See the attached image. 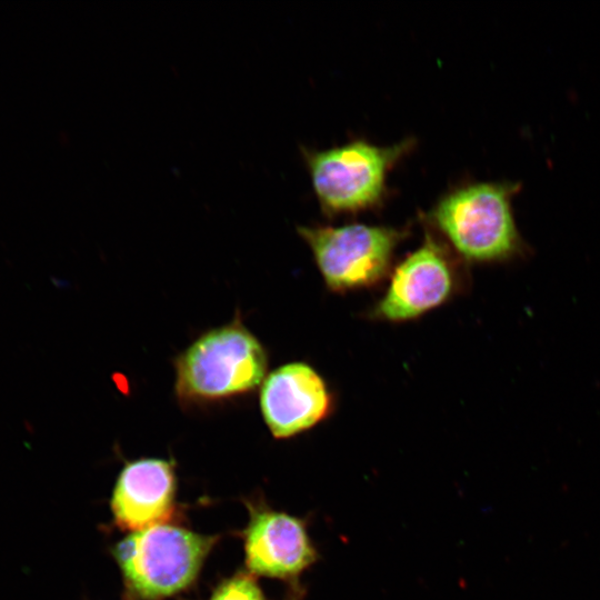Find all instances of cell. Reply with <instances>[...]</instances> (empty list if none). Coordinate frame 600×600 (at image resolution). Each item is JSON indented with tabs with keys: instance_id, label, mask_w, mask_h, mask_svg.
I'll list each match as a JSON object with an SVG mask.
<instances>
[{
	"instance_id": "cell-9",
	"label": "cell",
	"mask_w": 600,
	"mask_h": 600,
	"mask_svg": "<svg viewBox=\"0 0 600 600\" xmlns=\"http://www.w3.org/2000/svg\"><path fill=\"white\" fill-rule=\"evenodd\" d=\"M174 486L170 461L144 458L128 462L111 499L117 524L134 532L164 523L173 510Z\"/></svg>"
},
{
	"instance_id": "cell-7",
	"label": "cell",
	"mask_w": 600,
	"mask_h": 600,
	"mask_svg": "<svg viewBox=\"0 0 600 600\" xmlns=\"http://www.w3.org/2000/svg\"><path fill=\"white\" fill-rule=\"evenodd\" d=\"M259 406L271 434L287 439L328 418L333 410V396L312 366L294 361L267 374L260 387Z\"/></svg>"
},
{
	"instance_id": "cell-4",
	"label": "cell",
	"mask_w": 600,
	"mask_h": 600,
	"mask_svg": "<svg viewBox=\"0 0 600 600\" xmlns=\"http://www.w3.org/2000/svg\"><path fill=\"white\" fill-rule=\"evenodd\" d=\"M410 231V224L394 227L362 222L297 227L326 287L334 293L368 289L388 278L396 250Z\"/></svg>"
},
{
	"instance_id": "cell-5",
	"label": "cell",
	"mask_w": 600,
	"mask_h": 600,
	"mask_svg": "<svg viewBox=\"0 0 600 600\" xmlns=\"http://www.w3.org/2000/svg\"><path fill=\"white\" fill-rule=\"evenodd\" d=\"M216 538L157 524L134 531L113 550L129 591L144 600L176 594L189 587Z\"/></svg>"
},
{
	"instance_id": "cell-1",
	"label": "cell",
	"mask_w": 600,
	"mask_h": 600,
	"mask_svg": "<svg viewBox=\"0 0 600 600\" xmlns=\"http://www.w3.org/2000/svg\"><path fill=\"white\" fill-rule=\"evenodd\" d=\"M521 189L519 181L464 180L441 193L420 220L466 264L510 262L529 252L513 211Z\"/></svg>"
},
{
	"instance_id": "cell-6",
	"label": "cell",
	"mask_w": 600,
	"mask_h": 600,
	"mask_svg": "<svg viewBox=\"0 0 600 600\" xmlns=\"http://www.w3.org/2000/svg\"><path fill=\"white\" fill-rule=\"evenodd\" d=\"M467 286V264L432 231L393 266L381 298L367 312L370 320L413 321L446 304Z\"/></svg>"
},
{
	"instance_id": "cell-8",
	"label": "cell",
	"mask_w": 600,
	"mask_h": 600,
	"mask_svg": "<svg viewBox=\"0 0 600 600\" xmlns=\"http://www.w3.org/2000/svg\"><path fill=\"white\" fill-rule=\"evenodd\" d=\"M244 551L251 572L282 580L296 579L317 560L306 523L267 508L252 512Z\"/></svg>"
},
{
	"instance_id": "cell-2",
	"label": "cell",
	"mask_w": 600,
	"mask_h": 600,
	"mask_svg": "<svg viewBox=\"0 0 600 600\" xmlns=\"http://www.w3.org/2000/svg\"><path fill=\"white\" fill-rule=\"evenodd\" d=\"M174 394L183 407L247 396L261 387L268 353L239 312L199 336L174 361Z\"/></svg>"
},
{
	"instance_id": "cell-10",
	"label": "cell",
	"mask_w": 600,
	"mask_h": 600,
	"mask_svg": "<svg viewBox=\"0 0 600 600\" xmlns=\"http://www.w3.org/2000/svg\"><path fill=\"white\" fill-rule=\"evenodd\" d=\"M210 600H264V598L252 577L238 574L222 582Z\"/></svg>"
},
{
	"instance_id": "cell-3",
	"label": "cell",
	"mask_w": 600,
	"mask_h": 600,
	"mask_svg": "<svg viewBox=\"0 0 600 600\" xmlns=\"http://www.w3.org/2000/svg\"><path fill=\"white\" fill-rule=\"evenodd\" d=\"M416 144L407 137L389 146L363 138L324 149L300 146L322 213L336 218L381 209L391 194V171Z\"/></svg>"
}]
</instances>
